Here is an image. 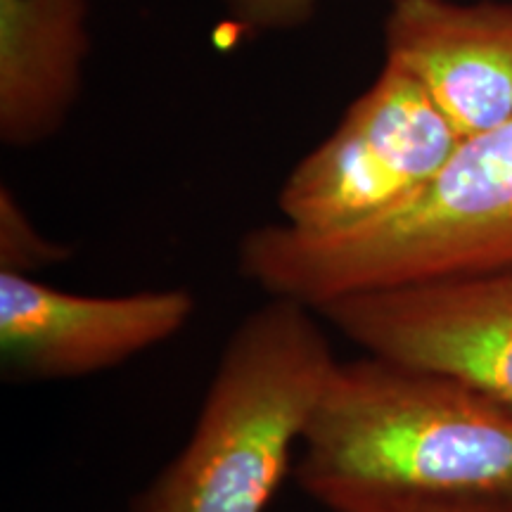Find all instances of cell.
Wrapping results in <instances>:
<instances>
[{
  "label": "cell",
  "mask_w": 512,
  "mask_h": 512,
  "mask_svg": "<svg viewBox=\"0 0 512 512\" xmlns=\"http://www.w3.org/2000/svg\"><path fill=\"white\" fill-rule=\"evenodd\" d=\"M512 266V119L465 138L425 188L330 233L266 223L238 245L242 278L311 309L349 294Z\"/></svg>",
  "instance_id": "6da1fadb"
},
{
  "label": "cell",
  "mask_w": 512,
  "mask_h": 512,
  "mask_svg": "<svg viewBox=\"0 0 512 512\" xmlns=\"http://www.w3.org/2000/svg\"><path fill=\"white\" fill-rule=\"evenodd\" d=\"M320 313L268 297L223 347L190 439L131 512H266L337 366Z\"/></svg>",
  "instance_id": "7a4b0ae2"
},
{
  "label": "cell",
  "mask_w": 512,
  "mask_h": 512,
  "mask_svg": "<svg viewBox=\"0 0 512 512\" xmlns=\"http://www.w3.org/2000/svg\"><path fill=\"white\" fill-rule=\"evenodd\" d=\"M294 477L434 494L512 491V411L434 370L373 354L337 361Z\"/></svg>",
  "instance_id": "3957f363"
},
{
  "label": "cell",
  "mask_w": 512,
  "mask_h": 512,
  "mask_svg": "<svg viewBox=\"0 0 512 512\" xmlns=\"http://www.w3.org/2000/svg\"><path fill=\"white\" fill-rule=\"evenodd\" d=\"M463 143L411 74L384 62L339 126L285 178L283 223L330 233L387 214L425 188Z\"/></svg>",
  "instance_id": "277c9868"
},
{
  "label": "cell",
  "mask_w": 512,
  "mask_h": 512,
  "mask_svg": "<svg viewBox=\"0 0 512 512\" xmlns=\"http://www.w3.org/2000/svg\"><path fill=\"white\" fill-rule=\"evenodd\" d=\"M316 311L366 354L456 377L512 411V266L349 294Z\"/></svg>",
  "instance_id": "5b68a950"
},
{
  "label": "cell",
  "mask_w": 512,
  "mask_h": 512,
  "mask_svg": "<svg viewBox=\"0 0 512 512\" xmlns=\"http://www.w3.org/2000/svg\"><path fill=\"white\" fill-rule=\"evenodd\" d=\"M195 306L183 287L91 297L0 271V375L55 382L102 373L176 337Z\"/></svg>",
  "instance_id": "8992f818"
},
{
  "label": "cell",
  "mask_w": 512,
  "mask_h": 512,
  "mask_svg": "<svg viewBox=\"0 0 512 512\" xmlns=\"http://www.w3.org/2000/svg\"><path fill=\"white\" fill-rule=\"evenodd\" d=\"M384 62L413 76L460 138L512 119V3L389 0Z\"/></svg>",
  "instance_id": "52a82bcc"
},
{
  "label": "cell",
  "mask_w": 512,
  "mask_h": 512,
  "mask_svg": "<svg viewBox=\"0 0 512 512\" xmlns=\"http://www.w3.org/2000/svg\"><path fill=\"white\" fill-rule=\"evenodd\" d=\"M91 0H0V138L34 147L67 124L91 53Z\"/></svg>",
  "instance_id": "ba28073f"
},
{
  "label": "cell",
  "mask_w": 512,
  "mask_h": 512,
  "mask_svg": "<svg viewBox=\"0 0 512 512\" xmlns=\"http://www.w3.org/2000/svg\"><path fill=\"white\" fill-rule=\"evenodd\" d=\"M299 486L328 512H512V491L434 494L335 477L306 479Z\"/></svg>",
  "instance_id": "9c48e42d"
},
{
  "label": "cell",
  "mask_w": 512,
  "mask_h": 512,
  "mask_svg": "<svg viewBox=\"0 0 512 512\" xmlns=\"http://www.w3.org/2000/svg\"><path fill=\"white\" fill-rule=\"evenodd\" d=\"M69 256V249L43 238L31 226L29 216L19 207L8 188L0 192V271L24 273L43 266L60 264Z\"/></svg>",
  "instance_id": "30bf717a"
},
{
  "label": "cell",
  "mask_w": 512,
  "mask_h": 512,
  "mask_svg": "<svg viewBox=\"0 0 512 512\" xmlns=\"http://www.w3.org/2000/svg\"><path fill=\"white\" fill-rule=\"evenodd\" d=\"M223 15L245 34H275L309 24L320 0H214Z\"/></svg>",
  "instance_id": "8fae6325"
}]
</instances>
